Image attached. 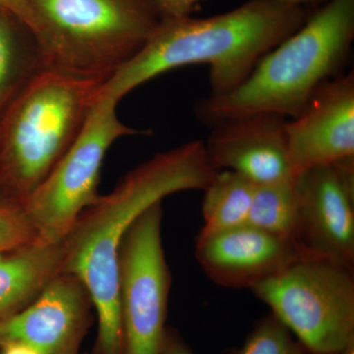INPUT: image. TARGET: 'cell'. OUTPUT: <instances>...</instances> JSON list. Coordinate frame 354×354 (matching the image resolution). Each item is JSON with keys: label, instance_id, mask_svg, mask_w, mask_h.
Returning a JSON list of instances; mask_svg holds the SVG:
<instances>
[{"label": "cell", "instance_id": "7", "mask_svg": "<svg viewBox=\"0 0 354 354\" xmlns=\"http://www.w3.org/2000/svg\"><path fill=\"white\" fill-rule=\"evenodd\" d=\"M118 102L101 95L73 145L24 204L38 239L62 242L78 216L99 198L104 157L116 141L142 134L118 115Z\"/></svg>", "mask_w": 354, "mask_h": 354}, {"label": "cell", "instance_id": "20", "mask_svg": "<svg viewBox=\"0 0 354 354\" xmlns=\"http://www.w3.org/2000/svg\"><path fill=\"white\" fill-rule=\"evenodd\" d=\"M162 19L189 16L202 0H153Z\"/></svg>", "mask_w": 354, "mask_h": 354}, {"label": "cell", "instance_id": "16", "mask_svg": "<svg viewBox=\"0 0 354 354\" xmlns=\"http://www.w3.org/2000/svg\"><path fill=\"white\" fill-rule=\"evenodd\" d=\"M255 184L232 171H218L204 190L203 225L198 235H208L245 225Z\"/></svg>", "mask_w": 354, "mask_h": 354}, {"label": "cell", "instance_id": "25", "mask_svg": "<svg viewBox=\"0 0 354 354\" xmlns=\"http://www.w3.org/2000/svg\"><path fill=\"white\" fill-rule=\"evenodd\" d=\"M339 354H354V339H351Z\"/></svg>", "mask_w": 354, "mask_h": 354}, {"label": "cell", "instance_id": "1", "mask_svg": "<svg viewBox=\"0 0 354 354\" xmlns=\"http://www.w3.org/2000/svg\"><path fill=\"white\" fill-rule=\"evenodd\" d=\"M216 172L204 142H187L135 167L78 216L64 241L62 272L80 279L94 302L97 334L92 354H122L118 254L128 228L165 197L204 190Z\"/></svg>", "mask_w": 354, "mask_h": 354}, {"label": "cell", "instance_id": "19", "mask_svg": "<svg viewBox=\"0 0 354 354\" xmlns=\"http://www.w3.org/2000/svg\"><path fill=\"white\" fill-rule=\"evenodd\" d=\"M38 239L36 230L17 205L0 200V252Z\"/></svg>", "mask_w": 354, "mask_h": 354}, {"label": "cell", "instance_id": "17", "mask_svg": "<svg viewBox=\"0 0 354 354\" xmlns=\"http://www.w3.org/2000/svg\"><path fill=\"white\" fill-rule=\"evenodd\" d=\"M297 209L295 177L256 185L247 223L293 242Z\"/></svg>", "mask_w": 354, "mask_h": 354}, {"label": "cell", "instance_id": "9", "mask_svg": "<svg viewBox=\"0 0 354 354\" xmlns=\"http://www.w3.org/2000/svg\"><path fill=\"white\" fill-rule=\"evenodd\" d=\"M297 220L293 243L301 259L354 271V157L295 176Z\"/></svg>", "mask_w": 354, "mask_h": 354}, {"label": "cell", "instance_id": "24", "mask_svg": "<svg viewBox=\"0 0 354 354\" xmlns=\"http://www.w3.org/2000/svg\"><path fill=\"white\" fill-rule=\"evenodd\" d=\"M279 1L285 2V3L290 4V6L316 9L325 3L327 0H279Z\"/></svg>", "mask_w": 354, "mask_h": 354}, {"label": "cell", "instance_id": "12", "mask_svg": "<svg viewBox=\"0 0 354 354\" xmlns=\"http://www.w3.org/2000/svg\"><path fill=\"white\" fill-rule=\"evenodd\" d=\"M288 118L251 113L216 123L204 142L212 167L241 174L255 185L295 178L288 156Z\"/></svg>", "mask_w": 354, "mask_h": 354}, {"label": "cell", "instance_id": "14", "mask_svg": "<svg viewBox=\"0 0 354 354\" xmlns=\"http://www.w3.org/2000/svg\"><path fill=\"white\" fill-rule=\"evenodd\" d=\"M64 241L37 239L0 252V323L36 299L64 270Z\"/></svg>", "mask_w": 354, "mask_h": 354}, {"label": "cell", "instance_id": "13", "mask_svg": "<svg viewBox=\"0 0 354 354\" xmlns=\"http://www.w3.org/2000/svg\"><path fill=\"white\" fill-rule=\"evenodd\" d=\"M195 258L202 271L223 288L259 285L301 259L297 246L245 223L208 235H197Z\"/></svg>", "mask_w": 354, "mask_h": 354}, {"label": "cell", "instance_id": "26", "mask_svg": "<svg viewBox=\"0 0 354 354\" xmlns=\"http://www.w3.org/2000/svg\"><path fill=\"white\" fill-rule=\"evenodd\" d=\"M326 354H327V353H326ZM328 354H333V353H328Z\"/></svg>", "mask_w": 354, "mask_h": 354}, {"label": "cell", "instance_id": "23", "mask_svg": "<svg viewBox=\"0 0 354 354\" xmlns=\"http://www.w3.org/2000/svg\"><path fill=\"white\" fill-rule=\"evenodd\" d=\"M0 354H39L36 349L22 344H10L0 348Z\"/></svg>", "mask_w": 354, "mask_h": 354}, {"label": "cell", "instance_id": "18", "mask_svg": "<svg viewBox=\"0 0 354 354\" xmlns=\"http://www.w3.org/2000/svg\"><path fill=\"white\" fill-rule=\"evenodd\" d=\"M308 351L279 319L269 314L254 326L237 354H307Z\"/></svg>", "mask_w": 354, "mask_h": 354}, {"label": "cell", "instance_id": "22", "mask_svg": "<svg viewBox=\"0 0 354 354\" xmlns=\"http://www.w3.org/2000/svg\"><path fill=\"white\" fill-rule=\"evenodd\" d=\"M160 354H194L184 342L177 330L167 328L162 351ZM228 354H237V349H232Z\"/></svg>", "mask_w": 354, "mask_h": 354}, {"label": "cell", "instance_id": "2", "mask_svg": "<svg viewBox=\"0 0 354 354\" xmlns=\"http://www.w3.org/2000/svg\"><path fill=\"white\" fill-rule=\"evenodd\" d=\"M312 11L279 0H249L212 17L162 19L142 50L104 84L102 95L120 102L142 84L193 64L208 65L209 95H227Z\"/></svg>", "mask_w": 354, "mask_h": 354}, {"label": "cell", "instance_id": "4", "mask_svg": "<svg viewBox=\"0 0 354 354\" xmlns=\"http://www.w3.org/2000/svg\"><path fill=\"white\" fill-rule=\"evenodd\" d=\"M104 82L39 70L0 113V200L17 206L73 145Z\"/></svg>", "mask_w": 354, "mask_h": 354}, {"label": "cell", "instance_id": "11", "mask_svg": "<svg viewBox=\"0 0 354 354\" xmlns=\"http://www.w3.org/2000/svg\"><path fill=\"white\" fill-rule=\"evenodd\" d=\"M286 131L295 176L353 158V72L321 86L301 113L288 120Z\"/></svg>", "mask_w": 354, "mask_h": 354}, {"label": "cell", "instance_id": "15", "mask_svg": "<svg viewBox=\"0 0 354 354\" xmlns=\"http://www.w3.org/2000/svg\"><path fill=\"white\" fill-rule=\"evenodd\" d=\"M46 67L31 32L0 11V113L32 76Z\"/></svg>", "mask_w": 354, "mask_h": 354}, {"label": "cell", "instance_id": "21", "mask_svg": "<svg viewBox=\"0 0 354 354\" xmlns=\"http://www.w3.org/2000/svg\"><path fill=\"white\" fill-rule=\"evenodd\" d=\"M0 11L19 21L32 35L34 18L28 0H0Z\"/></svg>", "mask_w": 354, "mask_h": 354}, {"label": "cell", "instance_id": "6", "mask_svg": "<svg viewBox=\"0 0 354 354\" xmlns=\"http://www.w3.org/2000/svg\"><path fill=\"white\" fill-rule=\"evenodd\" d=\"M251 291L310 354H339L354 339L353 270L299 259Z\"/></svg>", "mask_w": 354, "mask_h": 354}, {"label": "cell", "instance_id": "5", "mask_svg": "<svg viewBox=\"0 0 354 354\" xmlns=\"http://www.w3.org/2000/svg\"><path fill=\"white\" fill-rule=\"evenodd\" d=\"M44 65L106 83L162 18L153 0H28Z\"/></svg>", "mask_w": 354, "mask_h": 354}, {"label": "cell", "instance_id": "8", "mask_svg": "<svg viewBox=\"0 0 354 354\" xmlns=\"http://www.w3.org/2000/svg\"><path fill=\"white\" fill-rule=\"evenodd\" d=\"M162 203L135 220L118 254L122 354H160L169 310L171 274L162 245Z\"/></svg>", "mask_w": 354, "mask_h": 354}, {"label": "cell", "instance_id": "3", "mask_svg": "<svg viewBox=\"0 0 354 354\" xmlns=\"http://www.w3.org/2000/svg\"><path fill=\"white\" fill-rule=\"evenodd\" d=\"M354 41V0H327L297 32L261 58L236 88L195 104L198 120L212 127L251 113L297 118L318 88L341 75Z\"/></svg>", "mask_w": 354, "mask_h": 354}, {"label": "cell", "instance_id": "10", "mask_svg": "<svg viewBox=\"0 0 354 354\" xmlns=\"http://www.w3.org/2000/svg\"><path fill=\"white\" fill-rule=\"evenodd\" d=\"M94 311L83 281L62 272L29 306L0 323V348L22 344L39 354H79Z\"/></svg>", "mask_w": 354, "mask_h": 354}]
</instances>
